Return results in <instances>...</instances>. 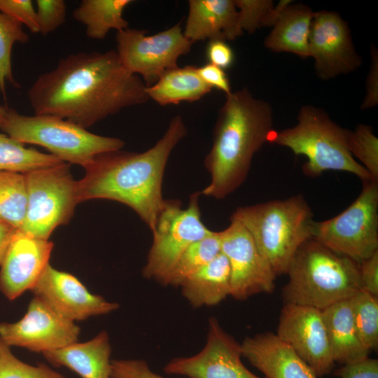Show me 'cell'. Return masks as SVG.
Listing matches in <instances>:
<instances>
[{
    "label": "cell",
    "mask_w": 378,
    "mask_h": 378,
    "mask_svg": "<svg viewBox=\"0 0 378 378\" xmlns=\"http://www.w3.org/2000/svg\"><path fill=\"white\" fill-rule=\"evenodd\" d=\"M346 144L351 155L378 181V138L372 127L359 124L354 131L347 130Z\"/></svg>",
    "instance_id": "cell-32"
},
{
    "label": "cell",
    "mask_w": 378,
    "mask_h": 378,
    "mask_svg": "<svg viewBox=\"0 0 378 378\" xmlns=\"http://www.w3.org/2000/svg\"><path fill=\"white\" fill-rule=\"evenodd\" d=\"M363 290L378 296V251L359 263Z\"/></svg>",
    "instance_id": "cell-42"
},
{
    "label": "cell",
    "mask_w": 378,
    "mask_h": 378,
    "mask_svg": "<svg viewBox=\"0 0 378 378\" xmlns=\"http://www.w3.org/2000/svg\"><path fill=\"white\" fill-rule=\"evenodd\" d=\"M187 132L183 118L176 115L164 135L145 152L118 150L96 155L76 181L78 204L96 199L122 203L153 232L165 203L162 190L167 163Z\"/></svg>",
    "instance_id": "cell-2"
},
{
    "label": "cell",
    "mask_w": 378,
    "mask_h": 378,
    "mask_svg": "<svg viewBox=\"0 0 378 378\" xmlns=\"http://www.w3.org/2000/svg\"><path fill=\"white\" fill-rule=\"evenodd\" d=\"M219 232L220 250L230 268V295L244 300L258 293H272L276 275L259 252L252 237L237 219Z\"/></svg>",
    "instance_id": "cell-13"
},
{
    "label": "cell",
    "mask_w": 378,
    "mask_h": 378,
    "mask_svg": "<svg viewBox=\"0 0 378 378\" xmlns=\"http://www.w3.org/2000/svg\"><path fill=\"white\" fill-rule=\"evenodd\" d=\"M80 332L75 322L59 314L36 295L21 319L0 323V338L5 344L35 353L53 351L77 342Z\"/></svg>",
    "instance_id": "cell-12"
},
{
    "label": "cell",
    "mask_w": 378,
    "mask_h": 378,
    "mask_svg": "<svg viewBox=\"0 0 378 378\" xmlns=\"http://www.w3.org/2000/svg\"><path fill=\"white\" fill-rule=\"evenodd\" d=\"M183 296L193 307L216 305L230 295V268L220 253L181 284Z\"/></svg>",
    "instance_id": "cell-24"
},
{
    "label": "cell",
    "mask_w": 378,
    "mask_h": 378,
    "mask_svg": "<svg viewBox=\"0 0 378 378\" xmlns=\"http://www.w3.org/2000/svg\"><path fill=\"white\" fill-rule=\"evenodd\" d=\"M16 230L13 225L0 218V266Z\"/></svg>",
    "instance_id": "cell-43"
},
{
    "label": "cell",
    "mask_w": 378,
    "mask_h": 378,
    "mask_svg": "<svg viewBox=\"0 0 378 378\" xmlns=\"http://www.w3.org/2000/svg\"><path fill=\"white\" fill-rule=\"evenodd\" d=\"M64 162L52 154L34 148L0 133V172L26 174L36 169L57 165Z\"/></svg>",
    "instance_id": "cell-27"
},
{
    "label": "cell",
    "mask_w": 378,
    "mask_h": 378,
    "mask_svg": "<svg viewBox=\"0 0 378 378\" xmlns=\"http://www.w3.org/2000/svg\"><path fill=\"white\" fill-rule=\"evenodd\" d=\"M295 125L276 132L270 142L289 148L307 162L303 173L317 177L326 171L349 172L362 182L376 181L350 153L346 144L347 130L334 122L322 108L304 105L299 110Z\"/></svg>",
    "instance_id": "cell-6"
},
{
    "label": "cell",
    "mask_w": 378,
    "mask_h": 378,
    "mask_svg": "<svg viewBox=\"0 0 378 378\" xmlns=\"http://www.w3.org/2000/svg\"><path fill=\"white\" fill-rule=\"evenodd\" d=\"M206 56L209 63L223 69L230 67L234 60L233 50L227 41L223 39L209 41L206 49Z\"/></svg>",
    "instance_id": "cell-40"
},
{
    "label": "cell",
    "mask_w": 378,
    "mask_h": 378,
    "mask_svg": "<svg viewBox=\"0 0 378 378\" xmlns=\"http://www.w3.org/2000/svg\"><path fill=\"white\" fill-rule=\"evenodd\" d=\"M241 355L266 378H317L312 368L288 344L272 332L246 337Z\"/></svg>",
    "instance_id": "cell-19"
},
{
    "label": "cell",
    "mask_w": 378,
    "mask_h": 378,
    "mask_svg": "<svg viewBox=\"0 0 378 378\" xmlns=\"http://www.w3.org/2000/svg\"><path fill=\"white\" fill-rule=\"evenodd\" d=\"M42 354L52 365L66 367L82 378H111V346L106 330L89 341Z\"/></svg>",
    "instance_id": "cell-21"
},
{
    "label": "cell",
    "mask_w": 378,
    "mask_h": 378,
    "mask_svg": "<svg viewBox=\"0 0 378 378\" xmlns=\"http://www.w3.org/2000/svg\"><path fill=\"white\" fill-rule=\"evenodd\" d=\"M0 378H66L45 364L31 365L18 358L0 338Z\"/></svg>",
    "instance_id": "cell-33"
},
{
    "label": "cell",
    "mask_w": 378,
    "mask_h": 378,
    "mask_svg": "<svg viewBox=\"0 0 378 378\" xmlns=\"http://www.w3.org/2000/svg\"><path fill=\"white\" fill-rule=\"evenodd\" d=\"M131 0H83L73 11L74 18L85 27L86 35L92 39L104 38L111 29L128 28L123 11Z\"/></svg>",
    "instance_id": "cell-26"
},
{
    "label": "cell",
    "mask_w": 378,
    "mask_h": 378,
    "mask_svg": "<svg viewBox=\"0 0 378 378\" xmlns=\"http://www.w3.org/2000/svg\"><path fill=\"white\" fill-rule=\"evenodd\" d=\"M312 211L302 195L238 207L230 218L248 231L275 274L287 273L299 247L313 237Z\"/></svg>",
    "instance_id": "cell-5"
},
{
    "label": "cell",
    "mask_w": 378,
    "mask_h": 378,
    "mask_svg": "<svg viewBox=\"0 0 378 378\" xmlns=\"http://www.w3.org/2000/svg\"><path fill=\"white\" fill-rule=\"evenodd\" d=\"M51 308L74 322L111 313L119 305L91 293L73 274L49 263L31 290Z\"/></svg>",
    "instance_id": "cell-17"
},
{
    "label": "cell",
    "mask_w": 378,
    "mask_h": 378,
    "mask_svg": "<svg viewBox=\"0 0 378 378\" xmlns=\"http://www.w3.org/2000/svg\"><path fill=\"white\" fill-rule=\"evenodd\" d=\"M331 354L335 363H353L369 357L354 325L349 300L321 310Z\"/></svg>",
    "instance_id": "cell-23"
},
{
    "label": "cell",
    "mask_w": 378,
    "mask_h": 378,
    "mask_svg": "<svg viewBox=\"0 0 378 378\" xmlns=\"http://www.w3.org/2000/svg\"><path fill=\"white\" fill-rule=\"evenodd\" d=\"M197 71L202 79L212 89L221 90L225 95L232 92L230 83L224 69L207 63L198 67Z\"/></svg>",
    "instance_id": "cell-41"
},
{
    "label": "cell",
    "mask_w": 378,
    "mask_h": 378,
    "mask_svg": "<svg viewBox=\"0 0 378 378\" xmlns=\"http://www.w3.org/2000/svg\"><path fill=\"white\" fill-rule=\"evenodd\" d=\"M54 244L16 230L0 266V292L9 300L32 290L46 266Z\"/></svg>",
    "instance_id": "cell-18"
},
{
    "label": "cell",
    "mask_w": 378,
    "mask_h": 378,
    "mask_svg": "<svg viewBox=\"0 0 378 378\" xmlns=\"http://www.w3.org/2000/svg\"><path fill=\"white\" fill-rule=\"evenodd\" d=\"M111 378H165L154 372L143 360H112Z\"/></svg>",
    "instance_id": "cell-37"
},
{
    "label": "cell",
    "mask_w": 378,
    "mask_h": 378,
    "mask_svg": "<svg viewBox=\"0 0 378 378\" xmlns=\"http://www.w3.org/2000/svg\"><path fill=\"white\" fill-rule=\"evenodd\" d=\"M270 104L246 88L226 95L213 130V142L204 158L211 181L200 192L222 200L246 180L254 155L274 133Z\"/></svg>",
    "instance_id": "cell-3"
},
{
    "label": "cell",
    "mask_w": 378,
    "mask_h": 378,
    "mask_svg": "<svg viewBox=\"0 0 378 378\" xmlns=\"http://www.w3.org/2000/svg\"><path fill=\"white\" fill-rule=\"evenodd\" d=\"M146 33L129 27L117 31L115 51L125 68L141 76L148 87L177 67L178 58L190 52L192 43L184 36L181 22L155 34Z\"/></svg>",
    "instance_id": "cell-11"
},
{
    "label": "cell",
    "mask_w": 378,
    "mask_h": 378,
    "mask_svg": "<svg viewBox=\"0 0 378 378\" xmlns=\"http://www.w3.org/2000/svg\"><path fill=\"white\" fill-rule=\"evenodd\" d=\"M8 108L7 106L0 104V128L6 120Z\"/></svg>",
    "instance_id": "cell-44"
},
{
    "label": "cell",
    "mask_w": 378,
    "mask_h": 378,
    "mask_svg": "<svg viewBox=\"0 0 378 378\" xmlns=\"http://www.w3.org/2000/svg\"><path fill=\"white\" fill-rule=\"evenodd\" d=\"M313 237L358 263L378 251V181L363 182L358 197L330 219L314 221Z\"/></svg>",
    "instance_id": "cell-9"
},
{
    "label": "cell",
    "mask_w": 378,
    "mask_h": 378,
    "mask_svg": "<svg viewBox=\"0 0 378 378\" xmlns=\"http://www.w3.org/2000/svg\"><path fill=\"white\" fill-rule=\"evenodd\" d=\"M146 88L111 50L62 58L36 79L27 95L34 114L55 115L88 129L125 108L146 103Z\"/></svg>",
    "instance_id": "cell-1"
},
{
    "label": "cell",
    "mask_w": 378,
    "mask_h": 378,
    "mask_svg": "<svg viewBox=\"0 0 378 378\" xmlns=\"http://www.w3.org/2000/svg\"><path fill=\"white\" fill-rule=\"evenodd\" d=\"M0 130L19 142L42 146L64 162L83 168L96 155L125 146L119 138L95 134L59 117L27 115L10 108Z\"/></svg>",
    "instance_id": "cell-7"
},
{
    "label": "cell",
    "mask_w": 378,
    "mask_h": 378,
    "mask_svg": "<svg viewBox=\"0 0 378 378\" xmlns=\"http://www.w3.org/2000/svg\"><path fill=\"white\" fill-rule=\"evenodd\" d=\"M334 374L340 378H378V360L368 357L358 362L342 365L335 370Z\"/></svg>",
    "instance_id": "cell-38"
},
{
    "label": "cell",
    "mask_w": 378,
    "mask_h": 378,
    "mask_svg": "<svg viewBox=\"0 0 378 378\" xmlns=\"http://www.w3.org/2000/svg\"><path fill=\"white\" fill-rule=\"evenodd\" d=\"M314 12L302 4H288L281 12L264 41L274 52H290L309 57V38Z\"/></svg>",
    "instance_id": "cell-22"
},
{
    "label": "cell",
    "mask_w": 378,
    "mask_h": 378,
    "mask_svg": "<svg viewBox=\"0 0 378 378\" xmlns=\"http://www.w3.org/2000/svg\"><path fill=\"white\" fill-rule=\"evenodd\" d=\"M36 15L39 33L46 36L55 31L66 20V6L63 0H37Z\"/></svg>",
    "instance_id": "cell-35"
},
{
    "label": "cell",
    "mask_w": 378,
    "mask_h": 378,
    "mask_svg": "<svg viewBox=\"0 0 378 378\" xmlns=\"http://www.w3.org/2000/svg\"><path fill=\"white\" fill-rule=\"evenodd\" d=\"M312 368L316 377L330 373L333 360L322 312L318 309L285 304L281 311L277 333Z\"/></svg>",
    "instance_id": "cell-16"
},
{
    "label": "cell",
    "mask_w": 378,
    "mask_h": 378,
    "mask_svg": "<svg viewBox=\"0 0 378 378\" xmlns=\"http://www.w3.org/2000/svg\"><path fill=\"white\" fill-rule=\"evenodd\" d=\"M27 206L25 178L23 174L0 172V218L21 230Z\"/></svg>",
    "instance_id": "cell-29"
},
{
    "label": "cell",
    "mask_w": 378,
    "mask_h": 378,
    "mask_svg": "<svg viewBox=\"0 0 378 378\" xmlns=\"http://www.w3.org/2000/svg\"><path fill=\"white\" fill-rule=\"evenodd\" d=\"M370 66L366 80V94L360 108L366 110L378 104V52L373 45L370 48Z\"/></svg>",
    "instance_id": "cell-39"
},
{
    "label": "cell",
    "mask_w": 378,
    "mask_h": 378,
    "mask_svg": "<svg viewBox=\"0 0 378 378\" xmlns=\"http://www.w3.org/2000/svg\"><path fill=\"white\" fill-rule=\"evenodd\" d=\"M241 356V344L211 317L204 348L195 356L173 358L163 370L188 378H261L244 365Z\"/></svg>",
    "instance_id": "cell-15"
},
{
    "label": "cell",
    "mask_w": 378,
    "mask_h": 378,
    "mask_svg": "<svg viewBox=\"0 0 378 378\" xmlns=\"http://www.w3.org/2000/svg\"><path fill=\"white\" fill-rule=\"evenodd\" d=\"M184 36L192 43L206 39L233 41L243 35L234 0H190Z\"/></svg>",
    "instance_id": "cell-20"
},
{
    "label": "cell",
    "mask_w": 378,
    "mask_h": 378,
    "mask_svg": "<svg viewBox=\"0 0 378 378\" xmlns=\"http://www.w3.org/2000/svg\"><path fill=\"white\" fill-rule=\"evenodd\" d=\"M221 252L219 232H214L192 244L183 252L171 272L161 283L180 286L188 276L198 271Z\"/></svg>",
    "instance_id": "cell-28"
},
{
    "label": "cell",
    "mask_w": 378,
    "mask_h": 378,
    "mask_svg": "<svg viewBox=\"0 0 378 378\" xmlns=\"http://www.w3.org/2000/svg\"><path fill=\"white\" fill-rule=\"evenodd\" d=\"M29 34L22 24L0 12V92L6 95V81L14 87L19 84L15 80L11 66V52L15 43H26Z\"/></svg>",
    "instance_id": "cell-31"
},
{
    "label": "cell",
    "mask_w": 378,
    "mask_h": 378,
    "mask_svg": "<svg viewBox=\"0 0 378 378\" xmlns=\"http://www.w3.org/2000/svg\"><path fill=\"white\" fill-rule=\"evenodd\" d=\"M309 57L322 80H329L358 69L362 58L354 46L346 21L332 11L314 12L309 38Z\"/></svg>",
    "instance_id": "cell-14"
},
{
    "label": "cell",
    "mask_w": 378,
    "mask_h": 378,
    "mask_svg": "<svg viewBox=\"0 0 378 378\" xmlns=\"http://www.w3.org/2000/svg\"><path fill=\"white\" fill-rule=\"evenodd\" d=\"M241 29L253 34L258 29L272 27L271 15L274 7L272 0H234Z\"/></svg>",
    "instance_id": "cell-34"
},
{
    "label": "cell",
    "mask_w": 378,
    "mask_h": 378,
    "mask_svg": "<svg viewBox=\"0 0 378 378\" xmlns=\"http://www.w3.org/2000/svg\"><path fill=\"white\" fill-rule=\"evenodd\" d=\"M200 195V192L191 194L186 209L181 208L178 200H165L152 232L153 240L142 270L144 277L161 284L190 244L213 232L202 220Z\"/></svg>",
    "instance_id": "cell-10"
},
{
    "label": "cell",
    "mask_w": 378,
    "mask_h": 378,
    "mask_svg": "<svg viewBox=\"0 0 378 378\" xmlns=\"http://www.w3.org/2000/svg\"><path fill=\"white\" fill-rule=\"evenodd\" d=\"M0 12L24 24L31 32L39 33L36 10L31 0H0Z\"/></svg>",
    "instance_id": "cell-36"
},
{
    "label": "cell",
    "mask_w": 378,
    "mask_h": 378,
    "mask_svg": "<svg viewBox=\"0 0 378 378\" xmlns=\"http://www.w3.org/2000/svg\"><path fill=\"white\" fill-rule=\"evenodd\" d=\"M197 68L186 66L168 70L155 83L146 87L149 99L161 106L200 99L212 88L202 79Z\"/></svg>",
    "instance_id": "cell-25"
},
{
    "label": "cell",
    "mask_w": 378,
    "mask_h": 378,
    "mask_svg": "<svg viewBox=\"0 0 378 378\" xmlns=\"http://www.w3.org/2000/svg\"><path fill=\"white\" fill-rule=\"evenodd\" d=\"M354 325L362 345L369 351L378 346V296L361 290L349 299Z\"/></svg>",
    "instance_id": "cell-30"
},
{
    "label": "cell",
    "mask_w": 378,
    "mask_h": 378,
    "mask_svg": "<svg viewBox=\"0 0 378 378\" xmlns=\"http://www.w3.org/2000/svg\"><path fill=\"white\" fill-rule=\"evenodd\" d=\"M27 206L21 230L37 239L48 240L55 229L72 218L76 199V181L70 164L63 162L24 174Z\"/></svg>",
    "instance_id": "cell-8"
},
{
    "label": "cell",
    "mask_w": 378,
    "mask_h": 378,
    "mask_svg": "<svg viewBox=\"0 0 378 378\" xmlns=\"http://www.w3.org/2000/svg\"><path fill=\"white\" fill-rule=\"evenodd\" d=\"M286 274L288 281L282 291L285 304L323 310L363 290L359 263L314 237L297 250Z\"/></svg>",
    "instance_id": "cell-4"
}]
</instances>
